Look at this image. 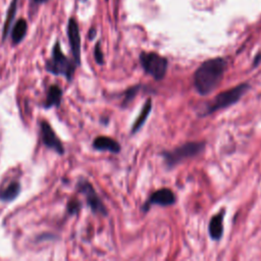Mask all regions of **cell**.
<instances>
[{
  "instance_id": "obj_4",
  "label": "cell",
  "mask_w": 261,
  "mask_h": 261,
  "mask_svg": "<svg viewBox=\"0 0 261 261\" xmlns=\"http://www.w3.org/2000/svg\"><path fill=\"white\" fill-rule=\"evenodd\" d=\"M204 148L205 142H189L171 151L163 152L162 157L164 158L167 167L171 168L188 158L197 156L204 150Z\"/></svg>"
},
{
  "instance_id": "obj_10",
  "label": "cell",
  "mask_w": 261,
  "mask_h": 261,
  "mask_svg": "<svg viewBox=\"0 0 261 261\" xmlns=\"http://www.w3.org/2000/svg\"><path fill=\"white\" fill-rule=\"evenodd\" d=\"M93 147L100 151H109L111 153H119L121 151V145L113 138L100 136L97 137L93 142Z\"/></svg>"
},
{
  "instance_id": "obj_18",
  "label": "cell",
  "mask_w": 261,
  "mask_h": 261,
  "mask_svg": "<svg viewBox=\"0 0 261 261\" xmlns=\"http://www.w3.org/2000/svg\"><path fill=\"white\" fill-rule=\"evenodd\" d=\"M81 209V203L79 200L77 199H72L71 201L68 202L67 204V211L70 213V214H74V213H78Z\"/></svg>"
},
{
  "instance_id": "obj_19",
  "label": "cell",
  "mask_w": 261,
  "mask_h": 261,
  "mask_svg": "<svg viewBox=\"0 0 261 261\" xmlns=\"http://www.w3.org/2000/svg\"><path fill=\"white\" fill-rule=\"evenodd\" d=\"M94 56H95V59H96V62L98 64H103L104 63V57H103V53H102V50H101V47H100V43L98 42L95 46V49H94Z\"/></svg>"
},
{
  "instance_id": "obj_12",
  "label": "cell",
  "mask_w": 261,
  "mask_h": 261,
  "mask_svg": "<svg viewBox=\"0 0 261 261\" xmlns=\"http://www.w3.org/2000/svg\"><path fill=\"white\" fill-rule=\"evenodd\" d=\"M61 97H62V91L57 85L51 86L46 97V101L44 103L45 108H50L53 106H59L61 102Z\"/></svg>"
},
{
  "instance_id": "obj_13",
  "label": "cell",
  "mask_w": 261,
  "mask_h": 261,
  "mask_svg": "<svg viewBox=\"0 0 261 261\" xmlns=\"http://www.w3.org/2000/svg\"><path fill=\"white\" fill-rule=\"evenodd\" d=\"M21 192V185L19 182H13L5 190L0 192V200L5 202H11L15 200Z\"/></svg>"
},
{
  "instance_id": "obj_7",
  "label": "cell",
  "mask_w": 261,
  "mask_h": 261,
  "mask_svg": "<svg viewBox=\"0 0 261 261\" xmlns=\"http://www.w3.org/2000/svg\"><path fill=\"white\" fill-rule=\"evenodd\" d=\"M176 195L170 189L163 188L155 191L150 198L146 201L143 206V210L146 212L152 205H160V206H169L175 204Z\"/></svg>"
},
{
  "instance_id": "obj_11",
  "label": "cell",
  "mask_w": 261,
  "mask_h": 261,
  "mask_svg": "<svg viewBox=\"0 0 261 261\" xmlns=\"http://www.w3.org/2000/svg\"><path fill=\"white\" fill-rule=\"evenodd\" d=\"M223 216L225 210H221L219 213L215 214L209 222V235L212 240L218 241L223 234Z\"/></svg>"
},
{
  "instance_id": "obj_6",
  "label": "cell",
  "mask_w": 261,
  "mask_h": 261,
  "mask_svg": "<svg viewBox=\"0 0 261 261\" xmlns=\"http://www.w3.org/2000/svg\"><path fill=\"white\" fill-rule=\"evenodd\" d=\"M78 188H79L80 192L85 195L87 203H88V205L91 207L93 212L100 213L102 215L107 214V210H106L103 202L101 201V199L97 195L96 191L94 190L93 186L89 182H87L85 180L80 181Z\"/></svg>"
},
{
  "instance_id": "obj_17",
  "label": "cell",
  "mask_w": 261,
  "mask_h": 261,
  "mask_svg": "<svg viewBox=\"0 0 261 261\" xmlns=\"http://www.w3.org/2000/svg\"><path fill=\"white\" fill-rule=\"evenodd\" d=\"M141 88L140 85H137V86H134L132 87V88H129L126 93H125V97H124V101H123V106L126 107L128 106L132 101L133 99L137 96V94L139 93V90Z\"/></svg>"
},
{
  "instance_id": "obj_1",
  "label": "cell",
  "mask_w": 261,
  "mask_h": 261,
  "mask_svg": "<svg viewBox=\"0 0 261 261\" xmlns=\"http://www.w3.org/2000/svg\"><path fill=\"white\" fill-rule=\"evenodd\" d=\"M227 60L222 57L208 59L203 62L194 73V87L197 92L206 96L216 89L227 69Z\"/></svg>"
},
{
  "instance_id": "obj_20",
  "label": "cell",
  "mask_w": 261,
  "mask_h": 261,
  "mask_svg": "<svg viewBox=\"0 0 261 261\" xmlns=\"http://www.w3.org/2000/svg\"><path fill=\"white\" fill-rule=\"evenodd\" d=\"M95 36H96V30H95V29H91L90 32H89V38H90V40L94 39Z\"/></svg>"
},
{
  "instance_id": "obj_14",
  "label": "cell",
  "mask_w": 261,
  "mask_h": 261,
  "mask_svg": "<svg viewBox=\"0 0 261 261\" xmlns=\"http://www.w3.org/2000/svg\"><path fill=\"white\" fill-rule=\"evenodd\" d=\"M151 109H152V100L149 98L145 102V104H144V106H143V108H142V110L140 113V116L138 117V119L134 123V126L132 128V133L133 134L137 133L143 127V125L145 124L146 120L149 117V114H150Z\"/></svg>"
},
{
  "instance_id": "obj_22",
  "label": "cell",
  "mask_w": 261,
  "mask_h": 261,
  "mask_svg": "<svg viewBox=\"0 0 261 261\" xmlns=\"http://www.w3.org/2000/svg\"><path fill=\"white\" fill-rule=\"evenodd\" d=\"M261 59V54H259L258 56H256V58H255V60H254V65H256V64H258L259 63V60Z\"/></svg>"
},
{
  "instance_id": "obj_3",
  "label": "cell",
  "mask_w": 261,
  "mask_h": 261,
  "mask_svg": "<svg viewBox=\"0 0 261 261\" xmlns=\"http://www.w3.org/2000/svg\"><path fill=\"white\" fill-rule=\"evenodd\" d=\"M76 62L73 60L68 59L61 50L60 43L58 41L55 42L52 50V56L51 59L46 64V69L57 76H63L68 81H71L74 68H76Z\"/></svg>"
},
{
  "instance_id": "obj_21",
  "label": "cell",
  "mask_w": 261,
  "mask_h": 261,
  "mask_svg": "<svg viewBox=\"0 0 261 261\" xmlns=\"http://www.w3.org/2000/svg\"><path fill=\"white\" fill-rule=\"evenodd\" d=\"M47 2H49V0H34V3L38 4V5H42V4H45Z\"/></svg>"
},
{
  "instance_id": "obj_15",
  "label": "cell",
  "mask_w": 261,
  "mask_h": 261,
  "mask_svg": "<svg viewBox=\"0 0 261 261\" xmlns=\"http://www.w3.org/2000/svg\"><path fill=\"white\" fill-rule=\"evenodd\" d=\"M28 31V24L26 22V20L21 19L17 22V24L15 25L13 32H12V39L14 44H19L23 41V39L25 38L26 34Z\"/></svg>"
},
{
  "instance_id": "obj_9",
  "label": "cell",
  "mask_w": 261,
  "mask_h": 261,
  "mask_svg": "<svg viewBox=\"0 0 261 261\" xmlns=\"http://www.w3.org/2000/svg\"><path fill=\"white\" fill-rule=\"evenodd\" d=\"M41 137H42V142L44 145H46L49 149L54 150L58 154H63L64 149L63 145L54 133L53 129L47 122H42L41 123Z\"/></svg>"
},
{
  "instance_id": "obj_16",
  "label": "cell",
  "mask_w": 261,
  "mask_h": 261,
  "mask_svg": "<svg viewBox=\"0 0 261 261\" xmlns=\"http://www.w3.org/2000/svg\"><path fill=\"white\" fill-rule=\"evenodd\" d=\"M17 9H18V0H13V3L9 9V12H8V17H7V20H6V24H5V27H4V40L7 39L8 35H9V32L11 30V27H12V24L14 22V19L16 17V13H17Z\"/></svg>"
},
{
  "instance_id": "obj_8",
  "label": "cell",
  "mask_w": 261,
  "mask_h": 261,
  "mask_svg": "<svg viewBox=\"0 0 261 261\" xmlns=\"http://www.w3.org/2000/svg\"><path fill=\"white\" fill-rule=\"evenodd\" d=\"M67 37L73 56V61L77 65L81 64V37L79 26L73 18L69 19L67 24Z\"/></svg>"
},
{
  "instance_id": "obj_5",
  "label": "cell",
  "mask_w": 261,
  "mask_h": 261,
  "mask_svg": "<svg viewBox=\"0 0 261 261\" xmlns=\"http://www.w3.org/2000/svg\"><path fill=\"white\" fill-rule=\"evenodd\" d=\"M140 62L144 70L155 80L160 81L165 77L168 61L165 57L155 52H142Z\"/></svg>"
},
{
  "instance_id": "obj_2",
  "label": "cell",
  "mask_w": 261,
  "mask_h": 261,
  "mask_svg": "<svg viewBox=\"0 0 261 261\" xmlns=\"http://www.w3.org/2000/svg\"><path fill=\"white\" fill-rule=\"evenodd\" d=\"M249 88H250L249 84L243 83L234 87V88H231L225 92L219 93L210 102L207 103L206 109L202 116L211 115L217 110L227 108L237 103L243 97V95L249 90Z\"/></svg>"
}]
</instances>
